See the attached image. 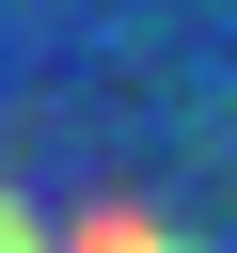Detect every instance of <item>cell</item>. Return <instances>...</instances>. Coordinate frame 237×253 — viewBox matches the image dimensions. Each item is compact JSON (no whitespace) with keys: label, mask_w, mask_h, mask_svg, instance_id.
Masks as SVG:
<instances>
[{"label":"cell","mask_w":237,"mask_h":253,"mask_svg":"<svg viewBox=\"0 0 237 253\" xmlns=\"http://www.w3.org/2000/svg\"><path fill=\"white\" fill-rule=\"evenodd\" d=\"M63 253H205V237H174V221H158V206H95V221H79V237H63Z\"/></svg>","instance_id":"cell-1"},{"label":"cell","mask_w":237,"mask_h":253,"mask_svg":"<svg viewBox=\"0 0 237 253\" xmlns=\"http://www.w3.org/2000/svg\"><path fill=\"white\" fill-rule=\"evenodd\" d=\"M0 253H63V237H32V206H16V190H0Z\"/></svg>","instance_id":"cell-2"}]
</instances>
